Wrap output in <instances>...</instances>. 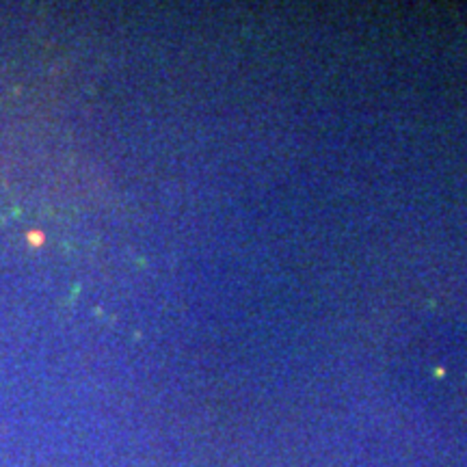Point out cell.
Returning <instances> with one entry per match:
<instances>
[{
	"instance_id": "6da1fadb",
	"label": "cell",
	"mask_w": 467,
	"mask_h": 467,
	"mask_svg": "<svg viewBox=\"0 0 467 467\" xmlns=\"http://www.w3.org/2000/svg\"><path fill=\"white\" fill-rule=\"evenodd\" d=\"M44 240H46V234L44 231H39V229H30V231H26V243L30 245V247H42L44 245Z\"/></svg>"
}]
</instances>
